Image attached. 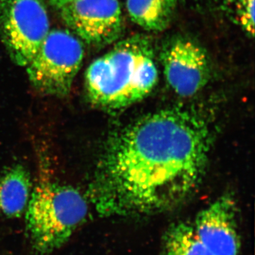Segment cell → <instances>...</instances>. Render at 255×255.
Wrapping results in <instances>:
<instances>
[{"instance_id":"12","label":"cell","mask_w":255,"mask_h":255,"mask_svg":"<svg viewBox=\"0 0 255 255\" xmlns=\"http://www.w3.org/2000/svg\"><path fill=\"white\" fill-rule=\"evenodd\" d=\"M236 16L250 37L255 34V0H235Z\"/></svg>"},{"instance_id":"5","label":"cell","mask_w":255,"mask_h":255,"mask_svg":"<svg viewBox=\"0 0 255 255\" xmlns=\"http://www.w3.org/2000/svg\"><path fill=\"white\" fill-rule=\"evenodd\" d=\"M50 31L43 0H0V36L15 63L27 66Z\"/></svg>"},{"instance_id":"6","label":"cell","mask_w":255,"mask_h":255,"mask_svg":"<svg viewBox=\"0 0 255 255\" xmlns=\"http://www.w3.org/2000/svg\"><path fill=\"white\" fill-rule=\"evenodd\" d=\"M60 9L67 26L89 44H110L123 31L119 0H74Z\"/></svg>"},{"instance_id":"2","label":"cell","mask_w":255,"mask_h":255,"mask_svg":"<svg viewBox=\"0 0 255 255\" xmlns=\"http://www.w3.org/2000/svg\"><path fill=\"white\" fill-rule=\"evenodd\" d=\"M157 80L152 47L147 38L140 36L117 43L89 66L85 78L92 103L110 110L142 100L153 90Z\"/></svg>"},{"instance_id":"9","label":"cell","mask_w":255,"mask_h":255,"mask_svg":"<svg viewBox=\"0 0 255 255\" xmlns=\"http://www.w3.org/2000/svg\"><path fill=\"white\" fill-rule=\"evenodd\" d=\"M31 177L22 166L16 165L0 176V216L19 217L31 197Z\"/></svg>"},{"instance_id":"10","label":"cell","mask_w":255,"mask_h":255,"mask_svg":"<svg viewBox=\"0 0 255 255\" xmlns=\"http://www.w3.org/2000/svg\"><path fill=\"white\" fill-rule=\"evenodd\" d=\"M176 0H127L128 14L134 23L149 31H162L169 26Z\"/></svg>"},{"instance_id":"11","label":"cell","mask_w":255,"mask_h":255,"mask_svg":"<svg viewBox=\"0 0 255 255\" xmlns=\"http://www.w3.org/2000/svg\"><path fill=\"white\" fill-rule=\"evenodd\" d=\"M163 255H214L198 237L192 225L179 223L165 235Z\"/></svg>"},{"instance_id":"1","label":"cell","mask_w":255,"mask_h":255,"mask_svg":"<svg viewBox=\"0 0 255 255\" xmlns=\"http://www.w3.org/2000/svg\"><path fill=\"white\" fill-rule=\"evenodd\" d=\"M207 126L183 109L159 111L109 142L87 196L103 216L159 212L195 188L209 150Z\"/></svg>"},{"instance_id":"3","label":"cell","mask_w":255,"mask_h":255,"mask_svg":"<svg viewBox=\"0 0 255 255\" xmlns=\"http://www.w3.org/2000/svg\"><path fill=\"white\" fill-rule=\"evenodd\" d=\"M88 212L86 199L76 189L41 174L26 207V221L32 243L49 253L68 241Z\"/></svg>"},{"instance_id":"13","label":"cell","mask_w":255,"mask_h":255,"mask_svg":"<svg viewBox=\"0 0 255 255\" xmlns=\"http://www.w3.org/2000/svg\"><path fill=\"white\" fill-rule=\"evenodd\" d=\"M73 1L74 0H51V2L53 6L60 9L64 5L68 4V3Z\"/></svg>"},{"instance_id":"4","label":"cell","mask_w":255,"mask_h":255,"mask_svg":"<svg viewBox=\"0 0 255 255\" xmlns=\"http://www.w3.org/2000/svg\"><path fill=\"white\" fill-rule=\"evenodd\" d=\"M83 58L78 37L68 30H52L26 66L28 78L42 93L63 97L70 92Z\"/></svg>"},{"instance_id":"7","label":"cell","mask_w":255,"mask_h":255,"mask_svg":"<svg viewBox=\"0 0 255 255\" xmlns=\"http://www.w3.org/2000/svg\"><path fill=\"white\" fill-rule=\"evenodd\" d=\"M161 60L167 83L182 97L196 95L209 81V55L190 38L178 36L167 41L161 52Z\"/></svg>"},{"instance_id":"8","label":"cell","mask_w":255,"mask_h":255,"mask_svg":"<svg viewBox=\"0 0 255 255\" xmlns=\"http://www.w3.org/2000/svg\"><path fill=\"white\" fill-rule=\"evenodd\" d=\"M192 226L200 241L214 255L239 254L241 240L236 204L231 196H221L202 210Z\"/></svg>"}]
</instances>
